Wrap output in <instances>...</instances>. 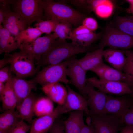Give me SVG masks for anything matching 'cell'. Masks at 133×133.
Wrapping results in <instances>:
<instances>
[{
    "label": "cell",
    "instance_id": "5",
    "mask_svg": "<svg viewBox=\"0 0 133 133\" xmlns=\"http://www.w3.org/2000/svg\"><path fill=\"white\" fill-rule=\"evenodd\" d=\"M69 58L57 64L44 66L32 80L42 86L60 82L68 84L69 80L67 77L66 70Z\"/></svg>",
    "mask_w": 133,
    "mask_h": 133
},
{
    "label": "cell",
    "instance_id": "47",
    "mask_svg": "<svg viewBox=\"0 0 133 133\" xmlns=\"http://www.w3.org/2000/svg\"><path fill=\"white\" fill-rule=\"evenodd\" d=\"M130 87L132 89L133 91V93L131 95V96L133 98V84H132V85H131L130 86Z\"/></svg>",
    "mask_w": 133,
    "mask_h": 133
},
{
    "label": "cell",
    "instance_id": "45",
    "mask_svg": "<svg viewBox=\"0 0 133 133\" xmlns=\"http://www.w3.org/2000/svg\"><path fill=\"white\" fill-rule=\"evenodd\" d=\"M125 1L129 4V7L126 9V11L128 13L131 14L133 16V0H127Z\"/></svg>",
    "mask_w": 133,
    "mask_h": 133
},
{
    "label": "cell",
    "instance_id": "35",
    "mask_svg": "<svg viewBox=\"0 0 133 133\" xmlns=\"http://www.w3.org/2000/svg\"><path fill=\"white\" fill-rule=\"evenodd\" d=\"M0 25L2 23L7 14L11 11L9 0H0Z\"/></svg>",
    "mask_w": 133,
    "mask_h": 133
},
{
    "label": "cell",
    "instance_id": "33",
    "mask_svg": "<svg viewBox=\"0 0 133 133\" xmlns=\"http://www.w3.org/2000/svg\"><path fill=\"white\" fill-rule=\"evenodd\" d=\"M123 51L127 58V61L123 68V72L130 78L133 84V50L130 49Z\"/></svg>",
    "mask_w": 133,
    "mask_h": 133
},
{
    "label": "cell",
    "instance_id": "25",
    "mask_svg": "<svg viewBox=\"0 0 133 133\" xmlns=\"http://www.w3.org/2000/svg\"><path fill=\"white\" fill-rule=\"evenodd\" d=\"M11 73V71L9 79L5 83L4 91L0 95L2 109L4 111L15 109L17 105V99L12 84Z\"/></svg>",
    "mask_w": 133,
    "mask_h": 133
},
{
    "label": "cell",
    "instance_id": "41",
    "mask_svg": "<svg viewBox=\"0 0 133 133\" xmlns=\"http://www.w3.org/2000/svg\"><path fill=\"white\" fill-rule=\"evenodd\" d=\"M92 33L94 32L82 25L79 26L72 30V36Z\"/></svg>",
    "mask_w": 133,
    "mask_h": 133
},
{
    "label": "cell",
    "instance_id": "46",
    "mask_svg": "<svg viewBox=\"0 0 133 133\" xmlns=\"http://www.w3.org/2000/svg\"><path fill=\"white\" fill-rule=\"evenodd\" d=\"M5 84L4 83L0 82V95L3 92L5 88Z\"/></svg>",
    "mask_w": 133,
    "mask_h": 133
},
{
    "label": "cell",
    "instance_id": "4",
    "mask_svg": "<svg viewBox=\"0 0 133 133\" xmlns=\"http://www.w3.org/2000/svg\"><path fill=\"white\" fill-rule=\"evenodd\" d=\"M13 11L19 13L28 28L32 23L43 20L42 0H9Z\"/></svg>",
    "mask_w": 133,
    "mask_h": 133
},
{
    "label": "cell",
    "instance_id": "32",
    "mask_svg": "<svg viewBox=\"0 0 133 133\" xmlns=\"http://www.w3.org/2000/svg\"><path fill=\"white\" fill-rule=\"evenodd\" d=\"M58 23L52 20H43L35 23L33 26L43 33H45L49 35L54 32L56 26Z\"/></svg>",
    "mask_w": 133,
    "mask_h": 133
},
{
    "label": "cell",
    "instance_id": "18",
    "mask_svg": "<svg viewBox=\"0 0 133 133\" xmlns=\"http://www.w3.org/2000/svg\"><path fill=\"white\" fill-rule=\"evenodd\" d=\"M37 98L31 92L16 108L20 118L31 125L34 114V107Z\"/></svg>",
    "mask_w": 133,
    "mask_h": 133
},
{
    "label": "cell",
    "instance_id": "14",
    "mask_svg": "<svg viewBox=\"0 0 133 133\" xmlns=\"http://www.w3.org/2000/svg\"><path fill=\"white\" fill-rule=\"evenodd\" d=\"M88 105L90 114L99 115L104 109L107 100V95L96 90L91 84L87 82Z\"/></svg>",
    "mask_w": 133,
    "mask_h": 133
},
{
    "label": "cell",
    "instance_id": "7",
    "mask_svg": "<svg viewBox=\"0 0 133 133\" xmlns=\"http://www.w3.org/2000/svg\"><path fill=\"white\" fill-rule=\"evenodd\" d=\"M58 38L54 32L40 36L34 41L21 44L18 49L20 51L32 57L37 64L42 55L49 49Z\"/></svg>",
    "mask_w": 133,
    "mask_h": 133
},
{
    "label": "cell",
    "instance_id": "26",
    "mask_svg": "<svg viewBox=\"0 0 133 133\" xmlns=\"http://www.w3.org/2000/svg\"><path fill=\"white\" fill-rule=\"evenodd\" d=\"M108 25L115 27L133 37V16H116Z\"/></svg>",
    "mask_w": 133,
    "mask_h": 133
},
{
    "label": "cell",
    "instance_id": "31",
    "mask_svg": "<svg viewBox=\"0 0 133 133\" xmlns=\"http://www.w3.org/2000/svg\"><path fill=\"white\" fill-rule=\"evenodd\" d=\"M54 32L60 39H70L72 35V25L66 22L59 23L56 26Z\"/></svg>",
    "mask_w": 133,
    "mask_h": 133
},
{
    "label": "cell",
    "instance_id": "23",
    "mask_svg": "<svg viewBox=\"0 0 133 133\" xmlns=\"http://www.w3.org/2000/svg\"><path fill=\"white\" fill-rule=\"evenodd\" d=\"M20 119H21L17 110L12 109L4 111L0 115V131L10 133Z\"/></svg>",
    "mask_w": 133,
    "mask_h": 133
},
{
    "label": "cell",
    "instance_id": "50",
    "mask_svg": "<svg viewBox=\"0 0 133 133\" xmlns=\"http://www.w3.org/2000/svg\"></svg>",
    "mask_w": 133,
    "mask_h": 133
},
{
    "label": "cell",
    "instance_id": "38",
    "mask_svg": "<svg viewBox=\"0 0 133 133\" xmlns=\"http://www.w3.org/2000/svg\"><path fill=\"white\" fill-rule=\"evenodd\" d=\"M120 118L125 126L133 125V103L126 112Z\"/></svg>",
    "mask_w": 133,
    "mask_h": 133
},
{
    "label": "cell",
    "instance_id": "49",
    "mask_svg": "<svg viewBox=\"0 0 133 133\" xmlns=\"http://www.w3.org/2000/svg\"><path fill=\"white\" fill-rule=\"evenodd\" d=\"M0 133H5L1 131H0Z\"/></svg>",
    "mask_w": 133,
    "mask_h": 133
},
{
    "label": "cell",
    "instance_id": "27",
    "mask_svg": "<svg viewBox=\"0 0 133 133\" xmlns=\"http://www.w3.org/2000/svg\"><path fill=\"white\" fill-rule=\"evenodd\" d=\"M102 35V32L101 31L97 33H92L72 36L70 39L74 44L88 47L91 46L94 41L100 40Z\"/></svg>",
    "mask_w": 133,
    "mask_h": 133
},
{
    "label": "cell",
    "instance_id": "19",
    "mask_svg": "<svg viewBox=\"0 0 133 133\" xmlns=\"http://www.w3.org/2000/svg\"><path fill=\"white\" fill-rule=\"evenodd\" d=\"M103 57L114 68L123 72L127 58L123 50L109 48L103 50Z\"/></svg>",
    "mask_w": 133,
    "mask_h": 133
},
{
    "label": "cell",
    "instance_id": "42",
    "mask_svg": "<svg viewBox=\"0 0 133 133\" xmlns=\"http://www.w3.org/2000/svg\"><path fill=\"white\" fill-rule=\"evenodd\" d=\"M96 130L91 124L85 125L82 129L80 133H92Z\"/></svg>",
    "mask_w": 133,
    "mask_h": 133
},
{
    "label": "cell",
    "instance_id": "2",
    "mask_svg": "<svg viewBox=\"0 0 133 133\" xmlns=\"http://www.w3.org/2000/svg\"><path fill=\"white\" fill-rule=\"evenodd\" d=\"M42 2L44 20H52L77 26L85 17L83 14L62 2L51 0H42Z\"/></svg>",
    "mask_w": 133,
    "mask_h": 133
},
{
    "label": "cell",
    "instance_id": "30",
    "mask_svg": "<svg viewBox=\"0 0 133 133\" xmlns=\"http://www.w3.org/2000/svg\"><path fill=\"white\" fill-rule=\"evenodd\" d=\"M114 8V5L112 1L105 0L98 6L94 11L96 15L102 18H107L112 14Z\"/></svg>",
    "mask_w": 133,
    "mask_h": 133
},
{
    "label": "cell",
    "instance_id": "12",
    "mask_svg": "<svg viewBox=\"0 0 133 133\" xmlns=\"http://www.w3.org/2000/svg\"><path fill=\"white\" fill-rule=\"evenodd\" d=\"M66 85L67 94L64 104L62 105V114L74 111H81L88 116L90 111L87 99L74 91L68 84Z\"/></svg>",
    "mask_w": 133,
    "mask_h": 133
},
{
    "label": "cell",
    "instance_id": "6",
    "mask_svg": "<svg viewBox=\"0 0 133 133\" xmlns=\"http://www.w3.org/2000/svg\"><path fill=\"white\" fill-rule=\"evenodd\" d=\"M7 56L9 58L10 69L16 77L21 78L27 77L37 72L34 60L31 56L20 51Z\"/></svg>",
    "mask_w": 133,
    "mask_h": 133
},
{
    "label": "cell",
    "instance_id": "22",
    "mask_svg": "<svg viewBox=\"0 0 133 133\" xmlns=\"http://www.w3.org/2000/svg\"><path fill=\"white\" fill-rule=\"evenodd\" d=\"M103 49H97L86 53L82 58L77 59V62L83 69L87 72L103 62Z\"/></svg>",
    "mask_w": 133,
    "mask_h": 133
},
{
    "label": "cell",
    "instance_id": "37",
    "mask_svg": "<svg viewBox=\"0 0 133 133\" xmlns=\"http://www.w3.org/2000/svg\"><path fill=\"white\" fill-rule=\"evenodd\" d=\"M24 120L21 119L10 133H27L30 130L31 125L27 124Z\"/></svg>",
    "mask_w": 133,
    "mask_h": 133
},
{
    "label": "cell",
    "instance_id": "44",
    "mask_svg": "<svg viewBox=\"0 0 133 133\" xmlns=\"http://www.w3.org/2000/svg\"><path fill=\"white\" fill-rule=\"evenodd\" d=\"M10 64V59L8 56H5L3 59L0 60V69L5 67V66L7 64Z\"/></svg>",
    "mask_w": 133,
    "mask_h": 133
},
{
    "label": "cell",
    "instance_id": "15",
    "mask_svg": "<svg viewBox=\"0 0 133 133\" xmlns=\"http://www.w3.org/2000/svg\"><path fill=\"white\" fill-rule=\"evenodd\" d=\"M61 109L62 105L58 104L50 114L33 120L30 133H48L55 120L62 114Z\"/></svg>",
    "mask_w": 133,
    "mask_h": 133
},
{
    "label": "cell",
    "instance_id": "40",
    "mask_svg": "<svg viewBox=\"0 0 133 133\" xmlns=\"http://www.w3.org/2000/svg\"><path fill=\"white\" fill-rule=\"evenodd\" d=\"M10 66H7L0 69V82L5 83L8 80L10 72Z\"/></svg>",
    "mask_w": 133,
    "mask_h": 133
},
{
    "label": "cell",
    "instance_id": "1",
    "mask_svg": "<svg viewBox=\"0 0 133 133\" xmlns=\"http://www.w3.org/2000/svg\"><path fill=\"white\" fill-rule=\"evenodd\" d=\"M96 50L92 45L88 47L78 46L58 38L36 64V71H39L42 66L57 64L76 54L87 53Z\"/></svg>",
    "mask_w": 133,
    "mask_h": 133
},
{
    "label": "cell",
    "instance_id": "17",
    "mask_svg": "<svg viewBox=\"0 0 133 133\" xmlns=\"http://www.w3.org/2000/svg\"><path fill=\"white\" fill-rule=\"evenodd\" d=\"M3 27L15 36L28 28L22 17L18 13L11 11L5 17L2 23Z\"/></svg>",
    "mask_w": 133,
    "mask_h": 133
},
{
    "label": "cell",
    "instance_id": "34",
    "mask_svg": "<svg viewBox=\"0 0 133 133\" xmlns=\"http://www.w3.org/2000/svg\"><path fill=\"white\" fill-rule=\"evenodd\" d=\"M82 25L93 32H95L99 27L97 21L90 17H86L82 22Z\"/></svg>",
    "mask_w": 133,
    "mask_h": 133
},
{
    "label": "cell",
    "instance_id": "9",
    "mask_svg": "<svg viewBox=\"0 0 133 133\" xmlns=\"http://www.w3.org/2000/svg\"><path fill=\"white\" fill-rule=\"evenodd\" d=\"M77 59L75 56L69 58L66 74L70 79L69 83L76 87L80 94L87 99L86 72L79 64Z\"/></svg>",
    "mask_w": 133,
    "mask_h": 133
},
{
    "label": "cell",
    "instance_id": "28",
    "mask_svg": "<svg viewBox=\"0 0 133 133\" xmlns=\"http://www.w3.org/2000/svg\"><path fill=\"white\" fill-rule=\"evenodd\" d=\"M53 107L52 101L48 97L37 99L34 106V115L39 117L50 114L53 111Z\"/></svg>",
    "mask_w": 133,
    "mask_h": 133
},
{
    "label": "cell",
    "instance_id": "43",
    "mask_svg": "<svg viewBox=\"0 0 133 133\" xmlns=\"http://www.w3.org/2000/svg\"><path fill=\"white\" fill-rule=\"evenodd\" d=\"M119 133H133V125L125 126Z\"/></svg>",
    "mask_w": 133,
    "mask_h": 133
},
{
    "label": "cell",
    "instance_id": "10",
    "mask_svg": "<svg viewBox=\"0 0 133 133\" xmlns=\"http://www.w3.org/2000/svg\"><path fill=\"white\" fill-rule=\"evenodd\" d=\"M87 82L100 91L106 94L120 96L131 95L133 93L129 84L125 82L102 80L95 76L87 78Z\"/></svg>",
    "mask_w": 133,
    "mask_h": 133
},
{
    "label": "cell",
    "instance_id": "21",
    "mask_svg": "<svg viewBox=\"0 0 133 133\" xmlns=\"http://www.w3.org/2000/svg\"><path fill=\"white\" fill-rule=\"evenodd\" d=\"M19 47L15 36L0 25V54L4 53L7 56Z\"/></svg>",
    "mask_w": 133,
    "mask_h": 133
},
{
    "label": "cell",
    "instance_id": "39",
    "mask_svg": "<svg viewBox=\"0 0 133 133\" xmlns=\"http://www.w3.org/2000/svg\"><path fill=\"white\" fill-rule=\"evenodd\" d=\"M105 0H86L84 6L89 13L94 11L96 8L99 5L103 2Z\"/></svg>",
    "mask_w": 133,
    "mask_h": 133
},
{
    "label": "cell",
    "instance_id": "48",
    "mask_svg": "<svg viewBox=\"0 0 133 133\" xmlns=\"http://www.w3.org/2000/svg\"><path fill=\"white\" fill-rule=\"evenodd\" d=\"M92 133H98L96 130L95 131L93 132Z\"/></svg>",
    "mask_w": 133,
    "mask_h": 133
},
{
    "label": "cell",
    "instance_id": "16",
    "mask_svg": "<svg viewBox=\"0 0 133 133\" xmlns=\"http://www.w3.org/2000/svg\"><path fill=\"white\" fill-rule=\"evenodd\" d=\"M12 87L17 100L16 107L31 92L36 88V83L32 79L27 81L16 76H12Z\"/></svg>",
    "mask_w": 133,
    "mask_h": 133
},
{
    "label": "cell",
    "instance_id": "20",
    "mask_svg": "<svg viewBox=\"0 0 133 133\" xmlns=\"http://www.w3.org/2000/svg\"><path fill=\"white\" fill-rule=\"evenodd\" d=\"M42 90L52 101L58 105L64 103L67 94L66 88L59 83L42 86Z\"/></svg>",
    "mask_w": 133,
    "mask_h": 133
},
{
    "label": "cell",
    "instance_id": "24",
    "mask_svg": "<svg viewBox=\"0 0 133 133\" xmlns=\"http://www.w3.org/2000/svg\"><path fill=\"white\" fill-rule=\"evenodd\" d=\"M83 112L74 111L69 112L67 119L64 122L66 133H80L84 124Z\"/></svg>",
    "mask_w": 133,
    "mask_h": 133
},
{
    "label": "cell",
    "instance_id": "36",
    "mask_svg": "<svg viewBox=\"0 0 133 133\" xmlns=\"http://www.w3.org/2000/svg\"><path fill=\"white\" fill-rule=\"evenodd\" d=\"M57 118L49 130V133H66L64 122Z\"/></svg>",
    "mask_w": 133,
    "mask_h": 133
},
{
    "label": "cell",
    "instance_id": "8",
    "mask_svg": "<svg viewBox=\"0 0 133 133\" xmlns=\"http://www.w3.org/2000/svg\"><path fill=\"white\" fill-rule=\"evenodd\" d=\"M91 124L98 133H118L125 125L120 118L110 114H90Z\"/></svg>",
    "mask_w": 133,
    "mask_h": 133
},
{
    "label": "cell",
    "instance_id": "11",
    "mask_svg": "<svg viewBox=\"0 0 133 133\" xmlns=\"http://www.w3.org/2000/svg\"><path fill=\"white\" fill-rule=\"evenodd\" d=\"M133 103L130 95L114 97L107 95L105 106L101 114L113 115L120 118L128 111Z\"/></svg>",
    "mask_w": 133,
    "mask_h": 133
},
{
    "label": "cell",
    "instance_id": "29",
    "mask_svg": "<svg viewBox=\"0 0 133 133\" xmlns=\"http://www.w3.org/2000/svg\"><path fill=\"white\" fill-rule=\"evenodd\" d=\"M42 34L35 28L30 27L21 32L15 37L20 46L23 43L34 41Z\"/></svg>",
    "mask_w": 133,
    "mask_h": 133
},
{
    "label": "cell",
    "instance_id": "13",
    "mask_svg": "<svg viewBox=\"0 0 133 133\" xmlns=\"http://www.w3.org/2000/svg\"><path fill=\"white\" fill-rule=\"evenodd\" d=\"M90 71L95 73L99 79L102 80L125 82L130 86L133 84L132 81L129 76L103 62Z\"/></svg>",
    "mask_w": 133,
    "mask_h": 133
},
{
    "label": "cell",
    "instance_id": "3",
    "mask_svg": "<svg viewBox=\"0 0 133 133\" xmlns=\"http://www.w3.org/2000/svg\"><path fill=\"white\" fill-rule=\"evenodd\" d=\"M102 31V37L97 45L98 49L108 47L110 48L126 50L133 48V36L108 25Z\"/></svg>",
    "mask_w": 133,
    "mask_h": 133
}]
</instances>
